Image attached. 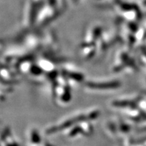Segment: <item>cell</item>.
Returning a JSON list of instances; mask_svg holds the SVG:
<instances>
[{"label":"cell","mask_w":146,"mask_h":146,"mask_svg":"<svg viewBox=\"0 0 146 146\" xmlns=\"http://www.w3.org/2000/svg\"><path fill=\"white\" fill-rule=\"evenodd\" d=\"M65 8L64 0H29L24 20L29 27L45 26L58 17Z\"/></svg>","instance_id":"6da1fadb"},{"label":"cell","mask_w":146,"mask_h":146,"mask_svg":"<svg viewBox=\"0 0 146 146\" xmlns=\"http://www.w3.org/2000/svg\"><path fill=\"white\" fill-rule=\"evenodd\" d=\"M105 27L103 25L95 24L87 29L80 49L83 57L88 59L96 55L97 42L100 44L102 50L109 46L111 35L109 33L110 31L106 30Z\"/></svg>","instance_id":"7a4b0ae2"},{"label":"cell","mask_w":146,"mask_h":146,"mask_svg":"<svg viewBox=\"0 0 146 146\" xmlns=\"http://www.w3.org/2000/svg\"><path fill=\"white\" fill-rule=\"evenodd\" d=\"M87 87L93 89H99V90H106V89H114L118 88L120 86V82L114 81L108 82H98V83H86Z\"/></svg>","instance_id":"3957f363"},{"label":"cell","mask_w":146,"mask_h":146,"mask_svg":"<svg viewBox=\"0 0 146 146\" xmlns=\"http://www.w3.org/2000/svg\"><path fill=\"white\" fill-rule=\"evenodd\" d=\"M2 142H4L5 146H19L8 129H5L4 135H2Z\"/></svg>","instance_id":"277c9868"},{"label":"cell","mask_w":146,"mask_h":146,"mask_svg":"<svg viewBox=\"0 0 146 146\" xmlns=\"http://www.w3.org/2000/svg\"><path fill=\"white\" fill-rule=\"evenodd\" d=\"M30 141L33 144H39L41 142L39 133L35 129H33L30 133Z\"/></svg>","instance_id":"5b68a950"},{"label":"cell","mask_w":146,"mask_h":146,"mask_svg":"<svg viewBox=\"0 0 146 146\" xmlns=\"http://www.w3.org/2000/svg\"><path fill=\"white\" fill-rule=\"evenodd\" d=\"M98 3H103V4H106V3H111L113 0H95Z\"/></svg>","instance_id":"8992f818"},{"label":"cell","mask_w":146,"mask_h":146,"mask_svg":"<svg viewBox=\"0 0 146 146\" xmlns=\"http://www.w3.org/2000/svg\"><path fill=\"white\" fill-rule=\"evenodd\" d=\"M109 129H111L110 131H112V127H110V126H109ZM114 130H115V131H116V129H116V125H115V124H114ZM112 132H113V130L112 131Z\"/></svg>","instance_id":"52a82bcc"},{"label":"cell","mask_w":146,"mask_h":146,"mask_svg":"<svg viewBox=\"0 0 146 146\" xmlns=\"http://www.w3.org/2000/svg\"><path fill=\"white\" fill-rule=\"evenodd\" d=\"M79 1V0H74V1H75V2H76V1Z\"/></svg>","instance_id":"ba28073f"}]
</instances>
